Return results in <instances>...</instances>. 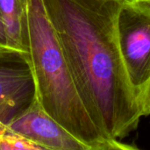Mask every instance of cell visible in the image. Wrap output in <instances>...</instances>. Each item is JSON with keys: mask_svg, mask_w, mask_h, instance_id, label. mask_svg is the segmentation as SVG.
<instances>
[{"mask_svg": "<svg viewBox=\"0 0 150 150\" xmlns=\"http://www.w3.org/2000/svg\"><path fill=\"white\" fill-rule=\"evenodd\" d=\"M143 1H145V2H147V3L150 4V0H143Z\"/></svg>", "mask_w": 150, "mask_h": 150, "instance_id": "obj_11", "label": "cell"}, {"mask_svg": "<svg viewBox=\"0 0 150 150\" xmlns=\"http://www.w3.org/2000/svg\"><path fill=\"white\" fill-rule=\"evenodd\" d=\"M142 116L150 115V81L141 97Z\"/></svg>", "mask_w": 150, "mask_h": 150, "instance_id": "obj_8", "label": "cell"}, {"mask_svg": "<svg viewBox=\"0 0 150 150\" xmlns=\"http://www.w3.org/2000/svg\"><path fill=\"white\" fill-rule=\"evenodd\" d=\"M9 47V40H8L5 23L0 7V47Z\"/></svg>", "mask_w": 150, "mask_h": 150, "instance_id": "obj_9", "label": "cell"}, {"mask_svg": "<svg viewBox=\"0 0 150 150\" xmlns=\"http://www.w3.org/2000/svg\"><path fill=\"white\" fill-rule=\"evenodd\" d=\"M0 150H44L35 142L8 127L0 135Z\"/></svg>", "mask_w": 150, "mask_h": 150, "instance_id": "obj_7", "label": "cell"}, {"mask_svg": "<svg viewBox=\"0 0 150 150\" xmlns=\"http://www.w3.org/2000/svg\"><path fill=\"white\" fill-rule=\"evenodd\" d=\"M7 127L44 150H91L50 116L39 100Z\"/></svg>", "mask_w": 150, "mask_h": 150, "instance_id": "obj_5", "label": "cell"}, {"mask_svg": "<svg viewBox=\"0 0 150 150\" xmlns=\"http://www.w3.org/2000/svg\"><path fill=\"white\" fill-rule=\"evenodd\" d=\"M28 54L43 109L91 150H131L104 134L89 115L76 88L43 0H28Z\"/></svg>", "mask_w": 150, "mask_h": 150, "instance_id": "obj_2", "label": "cell"}, {"mask_svg": "<svg viewBox=\"0 0 150 150\" xmlns=\"http://www.w3.org/2000/svg\"><path fill=\"white\" fill-rule=\"evenodd\" d=\"M124 0H43L76 88L107 137L120 141L142 116L119 48L116 21Z\"/></svg>", "mask_w": 150, "mask_h": 150, "instance_id": "obj_1", "label": "cell"}, {"mask_svg": "<svg viewBox=\"0 0 150 150\" xmlns=\"http://www.w3.org/2000/svg\"><path fill=\"white\" fill-rule=\"evenodd\" d=\"M116 30L126 71L141 99L150 81V4L124 0L117 16Z\"/></svg>", "mask_w": 150, "mask_h": 150, "instance_id": "obj_3", "label": "cell"}, {"mask_svg": "<svg viewBox=\"0 0 150 150\" xmlns=\"http://www.w3.org/2000/svg\"><path fill=\"white\" fill-rule=\"evenodd\" d=\"M38 100L29 54L0 47V123L8 127Z\"/></svg>", "mask_w": 150, "mask_h": 150, "instance_id": "obj_4", "label": "cell"}, {"mask_svg": "<svg viewBox=\"0 0 150 150\" xmlns=\"http://www.w3.org/2000/svg\"><path fill=\"white\" fill-rule=\"evenodd\" d=\"M9 47L28 53V0H0Z\"/></svg>", "mask_w": 150, "mask_h": 150, "instance_id": "obj_6", "label": "cell"}, {"mask_svg": "<svg viewBox=\"0 0 150 150\" xmlns=\"http://www.w3.org/2000/svg\"><path fill=\"white\" fill-rule=\"evenodd\" d=\"M6 127H5V126H4L3 124L0 123V135L4 133V131L6 129Z\"/></svg>", "mask_w": 150, "mask_h": 150, "instance_id": "obj_10", "label": "cell"}]
</instances>
